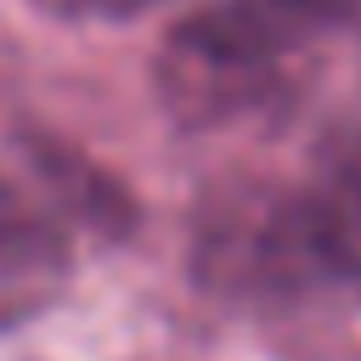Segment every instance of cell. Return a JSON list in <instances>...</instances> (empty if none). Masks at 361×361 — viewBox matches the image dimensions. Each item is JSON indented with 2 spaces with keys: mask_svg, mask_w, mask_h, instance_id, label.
Returning <instances> with one entry per match:
<instances>
[{
  "mask_svg": "<svg viewBox=\"0 0 361 361\" xmlns=\"http://www.w3.org/2000/svg\"><path fill=\"white\" fill-rule=\"evenodd\" d=\"M62 271V248L51 226L0 180V327L28 316Z\"/></svg>",
  "mask_w": 361,
  "mask_h": 361,
  "instance_id": "cell-2",
  "label": "cell"
},
{
  "mask_svg": "<svg viewBox=\"0 0 361 361\" xmlns=\"http://www.w3.org/2000/svg\"><path fill=\"white\" fill-rule=\"evenodd\" d=\"M293 226L316 265L361 282V147L327 164V175L293 209Z\"/></svg>",
  "mask_w": 361,
  "mask_h": 361,
  "instance_id": "cell-1",
  "label": "cell"
},
{
  "mask_svg": "<svg viewBox=\"0 0 361 361\" xmlns=\"http://www.w3.org/2000/svg\"><path fill=\"white\" fill-rule=\"evenodd\" d=\"M299 17H361V0H282Z\"/></svg>",
  "mask_w": 361,
  "mask_h": 361,
  "instance_id": "cell-3",
  "label": "cell"
}]
</instances>
